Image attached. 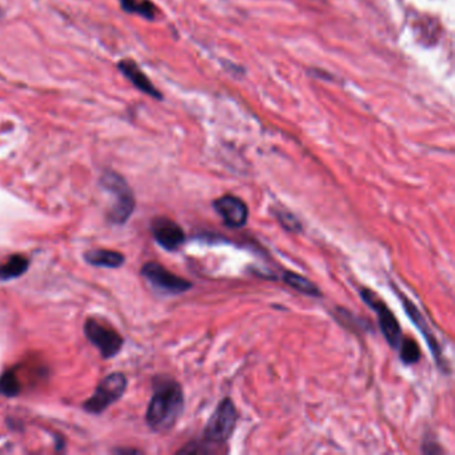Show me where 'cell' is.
Masks as SVG:
<instances>
[{"label":"cell","instance_id":"obj_1","mask_svg":"<svg viewBox=\"0 0 455 455\" xmlns=\"http://www.w3.org/2000/svg\"><path fill=\"white\" fill-rule=\"evenodd\" d=\"M183 392L176 381L170 378L156 381L145 414L148 426L158 433L171 430L183 412Z\"/></svg>","mask_w":455,"mask_h":455},{"label":"cell","instance_id":"obj_2","mask_svg":"<svg viewBox=\"0 0 455 455\" xmlns=\"http://www.w3.org/2000/svg\"><path fill=\"white\" fill-rule=\"evenodd\" d=\"M101 185L114 198V205L108 214L110 221L115 225H123L131 216L135 207L132 190L127 185L123 176L114 171H104Z\"/></svg>","mask_w":455,"mask_h":455},{"label":"cell","instance_id":"obj_3","mask_svg":"<svg viewBox=\"0 0 455 455\" xmlns=\"http://www.w3.org/2000/svg\"><path fill=\"white\" fill-rule=\"evenodd\" d=\"M238 421V412L231 399L222 401L210 418L205 429V439L210 443H225L232 435Z\"/></svg>","mask_w":455,"mask_h":455},{"label":"cell","instance_id":"obj_4","mask_svg":"<svg viewBox=\"0 0 455 455\" xmlns=\"http://www.w3.org/2000/svg\"><path fill=\"white\" fill-rule=\"evenodd\" d=\"M127 387V378L122 372H114L105 376L98 385L94 395L85 401L84 409L91 414L103 413L114 402H117Z\"/></svg>","mask_w":455,"mask_h":455},{"label":"cell","instance_id":"obj_5","mask_svg":"<svg viewBox=\"0 0 455 455\" xmlns=\"http://www.w3.org/2000/svg\"><path fill=\"white\" fill-rule=\"evenodd\" d=\"M84 334L87 339L99 349L102 356L107 359L115 356L123 346V338L118 331L105 326L94 318L85 321Z\"/></svg>","mask_w":455,"mask_h":455},{"label":"cell","instance_id":"obj_6","mask_svg":"<svg viewBox=\"0 0 455 455\" xmlns=\"http://www.w3.org/2000/svg\"><path fill=\"white\" fill-rule=\"evenodd\" d=\"M361 294H362L363 301L369 306H372V310L376 312L381 330L383 332L389 345L394 349H398L403 338H402V330H401L399 322L395 318L393 311L390 310L387 307V305L372 290L363 289L361 291Z\"/></svg>","mask_w":455,"mask_h":455},{"label":"cell","instance_id":"obj_7","mask_svg":"<svg viewBox=\"0 0 455 455\" xmlns=\"http://www.w3.org/2000/svg\"><path fill=\"white\" fill-rule=\"evenodd\" d=\"M142 275L155 287L165 294H182L191 289V283L156 262H148L142 267Z\"/></svg>","mask_w":455,"mask_h":455},{"label":"cell","instance_id":"obj_8","mask_svg":"<svg viewBox=\"0 0 455 455\" xmlns=\"http://www.w3.org/2000/svg\"><path fill=\"white\" fill-rule=\"evenodd\" d=\"M151 231L155 241L168 251H175L181 247L186 239L183 228L176 222L168 218H156L152 221Z\"/></svg>","mask_w":455,"mask_h":455},{"label":"cell","instance_id":"obj_9","mask_svg":"<svg viewBox=\"0 0 455 455\" xmlns=\"http://www.w3.org/2000/svg\"><path fill=\"white\" fill-rule=\"evenodd\" d=\"M214 207L228 228H241L246 225L248 208L242 199L234 195H225L214 202Z\"/></svg>","mask_w":455,"mask_h":455},{"label":"cell","instance_id":"obj_10","mask_svg":"<svg viewBox=\"0 0 455 455\" xmlns=\"http://www.w3.org/2000/svg\"><path fill=\"white\" fill-rule=\"evenodd\" d=\"M118 70L123 74L124 77L132 83L139 91L145 92L148 97L154 99H162V94L156 90V87L147 78L141 67L134 62L132 59H123L118 63Z\"/></svg>","mask_w":455,"mask_h":455},{"label":"cell","instance_id":"obj_11","mask_svg":"<svg viewBox=\"0 0 455 455\" xmlns=\"http://www.w3.org/2000/svg\"><path fill=\"white\" fill-rule=\"evenodd\" d=\"M398 294H399L401 301H403L405 310L407 312V315L410 316V319L413 321L414 323L418 326V329H419L421 332L423 334V336L426 338V342H427V345L430 346V349H432V352H433V355H434L435 359H436V362H438V365L442 366V361H443V359H442V354H441L439 346H438V343H436V341H435V336L433 335V332L430 331V329H429V326H427L425 318L421 315V312H419V310L415 307V305L412 303V302H410L403 294H401V292H398Z\"/></svg>","mask_w":455,"mask_h":455},{"label":"cell","instance_id":"obj_12","mask_svg":"<svg viewBox=\"0 0 455 455\" xmlns=\"http://www.w3.org/2000/svg\"><path fill=\"white\" fill-rule=\"evenodd\" d=\"M87 263L97 266V267H107V269H117L122 266L124 256L121 252L111 251V250H94L84 255Z\"/></svg>","mask_w":455,"mask_h":455},{"label":"cell","instance_id":"obj_13","mask_svg":"<svg viewBox=\"0 0 455 455\" xmlns=\"http://www.w3.org/2000/svg\"><path fill=\"white\" fill-rule=\"evenodd\" d=\"M28 266H30V261L21 254L10 256L7 262L0 265V281L7 282L19 278L28 270Z\"/></svg>","mask_w":455,"mask_h":455},{"label":"cell","instance_id":"obj_14","mask_svg":"<svg viewBox=\"0 0 455 455\" xmlns=\"http://www.w3.org/2000/svg\"><path fill=\"white\" fill-rule=\"evenodd\" d=\"M121 7L127 14L139 15L147 21H154L158 14V10L151 0H121Z\"/></svg>","mask_w":455,"mask_h":455},{"label":"cell","instance_id":"obj_15","mask_svg":"<svg viewBox=\"0 0 455 455\" xmlns=\"http://www.w3.org/2000/svg\"><path fill=\"white\" fill-rule=\"evenodd\" d=\"M283 281L289 285L290 287L296 290L298 292H302L305 295H310V296H319L321 291L319 289L309 281L307 278L295 274V272H286L283 275Z\"/></svg>","mask_w":455,"mask_h":455},{"label":"cell","instance_id":"obj_16","mask_svg":"<svg viewBox=\"0 0 455 455\" xmlns=\"http://www.w3.org/2000/svg\"><path fill=\"white\" fill-rule=\"evenodd\" d=\"M398 349H401V358L406 365L416 363L421 358V349H419L418 343L410 338L402 339Z\"/></svg>","mask_w":455,"mask_h":455},{"label":"cell","instance_id":"obj_17","mask_svg":"<svg viewBox=\"0 0 455 455\" xmlns=\"http://www.w3.org/2000/svg\"><path fill=\"white\" fill-rule=\"evenodd\" d=\"M21 392V383L12 372H4L0 376V394L6 396H15Z\"/></svg>","mask_w":455,"mask_h":455},{"label":"cell","instance_id":"obj_18","mask_svg":"<svg viewBox=\"0 0 455 455\" xmlns=\"http://www.w3.org/2000/svg\"><path fill=\"white\" fill-rule=\"evenodd\" d=\"M279 216V221H281V223L285 226L286 228H289V230H301V225L298 223V221L292 216V215H290V214H287V212H282L281 215H278Z\"/></svg>","mask_w":455,"mask_h":455},{"label":"cell","instance_id":"obj_19","mask_svg":"<svg viewBox=\"0 0 455 455\" xmlns=\"http://www.w3.org/2000/svg\"><path fill=\"white\" fill-rule=\"evenodd\" d=\"M1 17H3V10H1V7H0V19H1Z\"/></svg>","mask_w":455,"mask_h":455}]
</instances>
